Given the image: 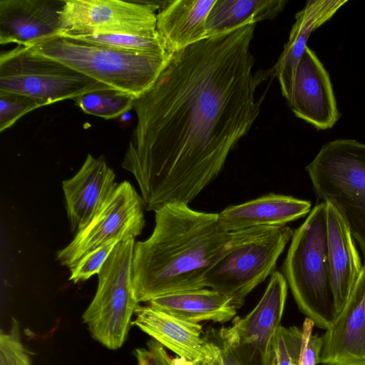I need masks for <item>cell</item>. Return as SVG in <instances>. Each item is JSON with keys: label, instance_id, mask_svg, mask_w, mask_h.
I'll return each instance as SVG.
<instances>
[{"label": "cell", "instance_id": "cell-1", "mask_svg": "<svg viewBox=\"0 0 365 365\" xmlns=\"http://www.w3.org/2000/svg\"><path fill=\"white\" fill-rule=\"evenodd\" d=\"M256 24L205 38L170 54L135 98L137 123L122 167L138 183L144 210L187 204L222 170L260 112L250 47Z\"/></svg>", "mask_w": 365, "mask_h": 365}, {"label": "cell", "instance_id": "cell-2", "mask_svg": "<svg viewBox=\"0 0 365 365\" xmlns=\"http://www.w3.org/2000/svg\"><path fill=\"white\" fill-rule=\"evenodd\" d=\"M269 227L222 229L218 213L169 203L155 211V227L135 243L132 279L138 303L159 296L205 288L207 270L236 245Z\"/></svg>", "mask_w": 365, "mask_h": 365}, {"label": "cell", "instance_id": "cell-3", "mask_svg": "<svg viewBox=\"0 0 365 365\" xmlns=\"http://www.w3.org/2000/svg\"><path fill=\"white\" fill-rule=\"evenodd\" d=\"M282 271L300 311L318 327H329L337 312L328 261L325 202L317 204L294 230Z\"/></svg>", "mask_w": 365, "mask_h": 365}, {"label": "cell", "instance_id": "cell-4", "mask_svg": "<svg viewBox=\"0 0 365 365\" xmlns=\"http://www.w3.org/2000/svg\"><path fill=\"white\" fill-rule=\"evenodd\" d=\"M30 48L135 98L153 86L170 56L121 51L62 36Z\"/></svg>", "mask_w": 365, "mask_h": 365}, {"label": "cell", "instance_id": "cell-5", "mask_svg": "<svg viewBox=\"0 0 365 365\" xmlns=\"http://www.w3.org/2000/svg\"><path fill=\"white\" fill-rule=\"evenodd\" d=\"M305 170L317 198L339 211L365 261V143L349 138L328 142Z\"/></svg>", "mask_w": 365, "mask_h": 365}, {"label": "cell", "instance_id": "cell-6", "mask_svg": "<svg viewBox=\"0 0 365 365\" xmlns=\"http://www.w3.org/2000/svg\"><path fill=\"white\" fill-rule=\"evenodd\" d=\"M135 243L129 239L115 245L98 274L97 291L82 316L93 338L111 350L125 341L139 305L132 279Z\"/></svg>", "mask_w": 365, "mask_h": 365}, {"label": "cell", "instance_id": "cell-7", "mask_svg": "<svg viewBox=\"0 0 365 365\" xmlns=\"http://www.w3.org/2000/svg\"><path fill=\"white\" fill-rule=\"evenodd\" d=\"M293 232L287 225L269 227L236 245L207 270L204 287L219 292L240 309L246 297L275 272Z\"/></svg>", "mask_w": 365, "mask_h": 365}, {"label": "cell", "instance_id": "cell-8", "mask_svg": "<svg viewBox=\"0 0 365 365\" xmlns=\"http://www.w3.org/2000/svg\"><path fill=\"white\" fill-rule=\"evenodd\" d=\"M112 88L53 59L17 47L0 56V91L41 101L44 106Z\"/></svg>", "mask_w": 365, "mask_h": 365}, {"label": "cell", "instance_id": "cell-9", "mask_svg": "<svg viewBox=\"0 0 365 365\" xmlns=\"http://www.w3.org/2000/svg\"><path fill=\"white\" fill-rule=\"evenodd\" d=\"M165 1L63 0L60 35L128 34L158 36L157 14Z\"/></svg>", "mask_w": 365, "mask_h": 365}, {"label": "cell", "instance_id": "cell-10", "mask_svg": "<svg viewBox=\"0 0 365 365\" xmlns=\"http://www.w3.org/2000/svg\"><path fill=\"white\" fill-rule=\"evenodd\" d=\"M141 196L128 181L118 184L106 203L73 240L57 252V259L71 268L88 252L110 242L140 235L145 225Z\"/></svg>", "mask_w": 365, "mask_h": 365}, {"label": "cell", "instance_id": "cell-11", "mask_svg": "<svg viewBox=\"0 0 365 365\" xmlns=\"http://www.w3.org/2000/svg\"><path fill=\"white\" fill-rule=\"evenodd\" d=\"M287 296V282L275 271L261 299L245 316L235 317L226 327L232 347L243 365H268L274 350L275 334Z\"/></svg>", "mask_w": 365, "mask_h": 365}, {"label": "cell", "instance_id": "cell-12", "mask_svg": "<svg viewBox=\"0 0 365 365\" xmlns=\"http://www.w3.org/2000/svg\"><path fill=\"white\" fill-rule=\"evenodd\" d=\"M287 102L297 118L317 130L331 128L339 118L329 75L308 46L297 65Z\"/></svg>", "mask_w": 365, "mask_h": 365}, {"label": "cell", "instance_id": "cell-13", "mask_svg": "<svg viewBox=\"0 0 365 365\" xmlns=\"http://www.w3.org/2000/svg\"><path fill=\"white\" fill-rule=\"evenodd\" d=\"M322 336L323 365H365V261L344 309Z\"/></svg>", "mask_w": 365, "mask_h": 365}, {"label": "cell", "instance_id": "cell-14", "mask_svg": "<svg viewBox=\"0 0 365 365\" xmlns=\"http://www.w3.org/2000/svg\"><path fill=\"white\" fill-rule=\"evenodd\" d=\"M63 0H1L0 43L31 48L60 34Z\"/></svg>", "mask_w": 365, "mask_h": 365}, {"label": "cell", "instance_id": "cell-15", "mask_svg": "<svg viewBox=\"0 0 365 365\" xmlns=\"http://www.w3.org/2000/svg\"><path fill=\"white\" fill-rule=\"evenodd\" d=\"M115 174L103 156L88 154L79 170L62 182L68 218L73 230L84 227L117 187Z\"/></svg>", "mask_w": 365, "mask_h": 365}, {"label": "cell", "instance_id": "cell-16", "mask_svg": "<svg viewBox=\"0 0 365 365\" xmlns=\"http://www.w3.org/2000/svg\"><path fill=\"white\" fill-rule=\"evenodd\" d=\"M325 204L328 261L338 315L357 283L364 264L346 221L332 205Z\"/></svg>", "mask_w": 365, "mask_h": 365}, {"label": "cell", "instance_id": "cell-17", "mask_svg": "<svg viewBox=\"0 0 365 365\" xmlns=\"http://www.w3.org/2000/svg\"><path fill=\"white\" fill-rule=\"evenodd\" d=\"M311 207L309 200L269 193L227 207L218 213V220L222 229L227 232L282 227L304 217L310 212Z\"/></svg>", "mask_w": 365, "mask_h": 365}, {"label": "cell", "instance_id": "cell-18", "mask_svg": "<svg viewBox=\"0 0 365 365\" xmlns=\"http://www.w3.org/2000/svg\"><path fill=\"white\" fill-rule=\"evenodd\" d=\"M133 324L179 357L189 361L200 359L210 349L203 338L202 327L149 305H138Z\"/></svg>", "mask_w": 365, "mask_h": 365}, {"label": "cell", "instance_id": "cell-19", "mask_svg": "<svg viewBox=\"0 0 365 365\" xmlns=\"http://www.w3.org/2000/svg\"><path fill=\"white\" fill-rule=\"evenodd\" d=\"M348 1L310 0L295 15L287 42L278 61L271 69L277 77L282 96L290 98L296 69L311 34L329 21Z\"/></svg>", "mask_w": 365, "mask_h": 365}, {"label": "cell", "instance_id": "cell-20", "mask_svg": "<svg viewBox=\"0 0 365 365\" xmlns=\"http://www.w3.org/2000/svg\"><path fill=\"white\" fill-rule=\"evenodd\" d=\"M215 1H165L157 14V31L168 53L206 38V21Z\"/></svg>", "mask_w": 365, "mask_h": 365}, {"label": "cell", "instance_id": "cell-21", "mask_svg": "<svg viewBox=\"0 0 365 365\" xmlns=\"http://www.w3.org/2000/svg\"><path fill=\"white\" fill-rule=\"evenodd\" d=\"M148 303L153 308L195 323L223 324L233 319L237 310L227 297L206 287L159 296Z\"/></svg>", "mask_w": 365, "mask_h": 365}, {"label": "cell", "instance_id": "cell-22", "mask_svg": "<svg viewBox=\"0 0 365 365\" xmlns=\"http://www.w3.org/2000/svg\"><path fill=\"white\" fill-rule=\"evenodd\" d=\"M284 0H216L206 21V38L247 24L273 19L281 13Z\"/></svg>", "mask_w": 365, "mask_h": 365}, {"label": "cell", "instance_id": "cell-23", "mask_svg": "<svg viewBox=\"0 0 365 365\" xmlns=\"http://www.w3.org/2000/svg\"><path fill=\"white\" fill-rule=\"evenodd\" d=\"M73 101L87 114L112 119L133 109L135 98L127 93L108 88L88 92Z\"/></svg>", "mask_w": 365, "mask_h": 365}, {"label": "cell", "instance_id": "cell-24", "mask_svg": "<svg viewBox=\"0 0 365 365\" xmlns=\"http://www.w3.org/2000/svg\"><path fill=\"white\" fill-rule=\"evenodd\" d=\"M60 36L121 51L153 54L168 53L159 35L96 34Z\"/></svg>", "mask_w": 365, "mask_h": 365}, {"label": "cell", "instance_id": "cell-25", "mask_svg": "<svg viewBox=\"0 0 365 365\" xmlns=\"http://www.w3.org/2000/svg\"><path fill=\"white\" fill-rule=\"evenodd\" d=\"M43 106L41 101L29 96L0 91V132L12 126L27 113Z\"/></svg>", "mask_w": 365, "mask_h": 365}, {"label": "cell", "instance_id": "cell-26", "mask_svg": "<svg viewBox=\"0 0 365 365\" xmlns=\"http://www.w3.org/2000/svg\"><path fill=\"white\" fill-rule=\"evenodd\" d=\"M0 365H31L30 355L21 342L19 324L14 319L8 331L0 332Z\"/></svg>", "mask_w": 365, "mask_h": 365}, {"label": "cell", "instance_id": "cell-27", "mask_svg": "<svg viewBox=\"0 0 365 365\" xmlns=\"http://www.w3.org/2000/svg\"><path fill=\"white\" fill-rule=\"evenodd\" d=\"M302 339L298 327H279L274 343L277 365H299Z\"/></svg>", "mask_w": 365, "mask_h": 365}, {"label": "cell", "instance_id": "cell-28", "mask_svg": "<svg viewBox=\"0 0 365 365\" xmlns=\"http://www.w3.org/2000/svg\"><path fill=\"white\" fill-rule=\"evenodd\" d=\"M118 242H110L84 255L70 268L69 280L74 283L85 281L98 274Z\"/></svg>", "mask_w": 365, "mask_h": 365}, {"label": "cell", "instance_id": "cell-29", "mask_svg": "<svg viewBox=\"0 0 365 365\" xmlns=\"http://www.w3.org/2000/svg\"><path fill=\"white\" fill-rule=\"evenodd\" d=\"M203 337L215 348L219 365H243L232 347L225 327H210L204 333Z\"/></svg>", "mask_w": 365, "mask_h": 365}, {"label": "cell", "instance_id": "cell-30", "mask_svg": "<svg viewBox=\"0 0 365 365\" xmlns=\"http://www.w3.org/2000/svg\"><path fill=\"white\" fill-rule=\"evenodd\" d=\"M147 348L133 351L137 365H174L164 346L155 339L148 341Z\"/></svg>", "mask_w": 365, "mask_h": 365}, {"label": "cell", "instance_id": "cell-31", "mask_svg": "<svg viewBox=\"0 0 365 365\" xmlns=\"http://www.w3.org/2000/svg\"><path fill=\"white\" fill-rule=\"evenodd\" d=\"M204 338V337H203ZM205 339V338H204ZM208 344H210V351L209 353L205 356L204 357L195 360V361H189L184 358L181 357H175L173 359L174 365H219L218 359L217 356L216 351L213 347L212 344L205 339Z\"/></svg>", "mask_w": 365, "mask_h": 365}, {"label": "cell", "instance_id": "cell-32", "mask_svg": "<svg viewBox=\"0 0 365 365\" xmlns=\"http://www.w3.org/2000/svg\"><path fill=\"white\" fill-rule=\"evenodd\" d=\"M268 365H277L275 351H274L269 359Z\"/></svg>", "mask_w": 365, "mask_h": 365}]
</instances>
